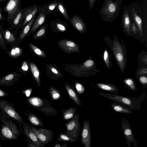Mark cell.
I'll return each instance as SVG.
<instances>
[{
  "instance_id": "obj_1",
  "label": "cell",
  "mask_w": 147,
  "mask_h": 147,
  "mask_svg": "<svg viewBox=\"0 0 147 147\" xmlns=\"http://www.w3.org/2000/svg\"><path fill=\"white\" fill-rule=\"evenodd\" d=\"M0 118L2 123L0 130V138L2 141L15 140L22 134V128L18 129L16 123V122H14L13 120L1 110Z\"/></svg>"
},
{
  "instance_id": "obj_2",
  "label": "cell",
  "mask_w": 147,
  "mask_h": 147,
  "mask_svg": "<svg viewBox=\"0 0 147 147\" xmlns=\"http://www.w3.org/2000/svg\"><path fill=\"white\" fill-rule=\"evenodd\" d=\"M101 96L113 101L122 104L128 107L133 110H139L141 104L145 97L146 92H144L138 97L131 98L121 96L117 94H110L104 92H99Z\"/></svg>"
},
{
  "instance_id": "obj_3",
  "label": "cell",
  "mask_w": 147,
  "mask_h": 147,
  "mask_svg": "<svg viewBox=\"0 0 147 147\" xmlns=\"http://www.w3.org/2000/svg\"><path fill=\"white\" fill-rule=\"evenodd\" d=\"M122 0H104L98 13L104 21L112 22L120 12Z\"/></svg>"
},
{
  "instance_id": "obj_4",
  "label": "cell",
  "mask_w": 147,
  "mask_h": 147,
  "mask_svg": "<svg viewBox=\"0 0 147 147\" xmlns=\"http://www.w3.org/2000/svg\"><path fill=\"white\" fill-rule=\"evenodd\" d=\"M65 70L77 77H88L94 74L96 69L95 63L91 59H88L79 64H65Z\"/></svg>"
},
{
  "instance_id": "obj_5",
  "label": "cell",
  "mask_w": 147,
  "mask_h": 147,
  "mask_svg": "<svg viewBox=\"0 0 147 147\" xmlns=\"http://www.w3.org/2000/svg\"><path fill=\"white\" fill-rule=\"evenodd\" d=\"M27 102L33 108L48 116H55L57 112L51 103L43 98L33 96L28 98Z\"/></svg>"
},
{
  "instance_id": "obj_6",
  "label": "cell",
  "mask_w": 147,
  "mask_h": 147,
  "mask_svg": "<svg viewBox=\"0 0 147 147\" xmlns=\"http://www.w3.org/2000/svg\"><path fill=\"white\" fill-rule=\"evenodd\" d=\"M0 109L4 111L7 115L18 124L20 127L26 122L16 111L13 103L7 101L0 100Z\"/></svg>"
},
{
  "instance_id": "obj_7",
  "label": "cell",
  "mask_w": 147,
  "mask_h": 147,
  "mask_svg": "<svg viewBox=\"0 0 147 147\" xmlns=\"http://www.w3.org/2000/svg\"><path fill=\"white\" fill-rule=\"evenodd\" d=\"M111 49L120 69L123 72L126 66V60L124 48L118 40L114 39Z\"/></svg>"
},
{
  "instance_id": "obj_8",
  "label": "cell",
  "mask_w": 147,
  "mask_h": 147,
  "mask_svg": "<svg viewBox=\"0 0 147 147\" xmlns=\"http://www.w3.org/2000/svg\"><path fill=\"white\" fill-rule=\"evenodd\" d=\"M79 119V115L76 114L71 120L65 124L66 129L65 132L76 140L79 139L80 131Z\"/></svg>"
},
{
  "instance_id": "obj_9",
  "label": "cell",
  "mask_w": 147,
  "mask_h": 147,
  "mask_svg": "<svg viewBox=\"0 0 147 147\" xmlns=\"http://www.w3.org/2000/svg\"><path fill=\"white\" fill-rule=\"evenodd\" d=\"M29 125L41 143L46 144L53 140L54 136V133L53 131L42 127L37 128L33 125Z\"/></svg>"
},
{
  "instance_id": "obj_10",
  "label": "cell",
  "mask_w": 147,
  "mask_h": 147,
  "mask_svg": "<svg viewBox=\"0 0 147 147\" xmlns=\"http://www.w3.org/2000/svg\"><path fill=\"white\" fill-rule=\"evenodd\" d=\"M121 125L124 137L128 146L131 147L132 143L135 147H137L138 144L128 121L123 118L121 122Z\"/></svg>"
},
{
  "instance_id": "obj_11",
  "label": "cell",
  "mask_w": 147,
  "mask_h": 147,
  "mask_svg": "<svg viewBox=\"0 0 147 147\" xmlns=\"http://www.w3.org/2000/svg\"><path fill=\"white\" fill-rule=\"evenodd\" d=\"M21 0H8L3 8L7 13L6 20L9 24L20 6Z\"/></svg>"
},
{
  "instance_id": "obj_12",
  "label": "cell",
  "mask_w": 147,
  "mask_h": 147,
  "mask_svg": "<svg viewBox=\"0 0 147 147\" xmlns=\"http://www.w3.org/2000/svg\"><path fill=\"white\" fill-rule=\"evenodd\" d=\"M59 48L64 52L68 54L79 53L80 49L78 45L75 42L68 39H62L58 41Z\"/></svg>"
},
{
  "instance_id": "obj_13",
  "label": "cell",
  "mask_w": 147,
  "mask_h": 147,
  "mask_svg": "<svg viewBox=\"0 0 147 147\" xmlns=\"http://www.w3.org/2000/svg\"><path fill=\"white\" fill-rule=\"evenodd\" d=\"M23 125L24 134L26 138V141L32 143L36 147H44L45 144L39 141L30 125L25 123Z\"/></svg>"
},
{
  "instance_id": "obj_14",
  "label": "cell",
  "mask_w": 147,
  "mask_h": 147,
  "mask_svg": "<svg viewBox=\"0 0 147 147\" xmlns=\"http://www.w3.org/2000/svg\"><path fill=\"white\" fill-rule=\"evenodd\" d=\"M24 8H22L20 6L17 12L9 24L10 25L9 28L11 30L14 29L13 34L15 36L17 34L18 29L21 28L24 19Z\"/></svg>"
},
{
  "instance_id": "obj_15",
  "label": "cell",
  "mask_w": 147,
  "mask_h": 147,
  "mask_svg": "<svg viewBox=\"0 0 147 147\" xmlns=\"http://www.w3.org/2000/svg\"><path fill=\"white\" fill-rule=\"evenodd\" d=\"M81 141L85 147H90L91 142V133L90 122L84 120L81 134Z\"/></svg>"
},
{
  "instance_id": "obj_16",
  "label": "cell",
  "mask_w": 147,
  "mask_h": 147,
  "mask_svg": "<svg viewBox=\"0 0 147 147\" xmlns=\"http://www.w3.org/2000/svg\"><path fill=\"white\" fill-rule=\"evenodd\" d=\"M22 76L20 73L13 71L0 78V85L7 86L14 85Z\"/></svg>"
},
{
  "instance_id": "obj_17",
  "label": "cell",
  "mask_w": 147,
  "mask_h": 147,
  "mask_svg": "<svg viewBox=\"0 0 147 147\" xmlns=\"http://www.w3.org/2000/svg\"><path fill=\"white\" fill-rule=\"evenodd\" d=\"M38 10L37 5L34 4L32 6L26 7L24 8L23 16L24 19L22 24L20 31L24 26L36 14Z\"/></svg>"
},
{
  "instance_id": "obj_18",
  "label": "cell",
  "mask_w": 147,
  "mask_h": 147,
  "mask_svg": "<svg viewBox=\"0 0 147 147\" xmlns=\"http://www.w3.org/2000/svg\"><path fill=\"white\" fill-rule=\"evenodd\" d=\"M38 14L32 24L31 30L28 36L33 34L39 27L45 22L47 14L43 11L40 7H38Z\"/></svg>"
},
{
  "instance_id": "obj_19",
  "label": "cell",
  "mask_w": 147,
  "mask_h": 147,
  "mask_svg": "<svg viewBox=\"0 0 147 147\" xmlns=\"http://www.w3.org/2000/svg\"><path fill=\"white\" fill-rule=\"evenodd\" d=\"M73 26L81 33H84L87 29L86 25L82 19L77 15L73 16L69 20Z\"/></svg>"
},
{
  "instance_id": "obj_20",
  "label": "cell",
  "mask_w": 147,
  "mask_h": 147,
  "mask_svg": "<svg viewBox=\"0 0 147 147\" xmlns=\"http://www.w3.org/2000/svg\"><path fill=\"white\" fill-rule=\"evenodd\" d=\"M65 86L68 95L74 103L78 106H81L82 103L74 86L66 83Z\"/></svg>"
},
{
  "instance_id": "obj_21",
  "label": "cell",
  "mask_w": 147,
  "mask_h": 147,
  "mask_svg": "<svg viewBox=\"0 0 147 147\" xmlns=\"http://www.w3.org/2000/svg\"><path fill=\"white\" fill-rule=\"evenodd\" d=\"M46 65L47 73L51 80H57L58 78H63V76L61 73L59 69L56 65L47 64Z\"/></svg>"
},
{
  "instance_id": "obj_22",
  "label": "cell",
  "mask_w": 147,
  "mask_h": 147,
  "mask_svg": "<svg viewBox=\"0 0 147 147\" xmlns=\"http://www.w3.org/2000/svg\"><path fill=\"white\" fill-rule=\"evenodd\" d=\"M51 29L56 33L64 32L67 30L68 26L66 24L59 19L51 22Z\"/></svg>"
},
{
  "instance_id": "obj_23",
  "label": "cell",
  "mask_w": 147,
  "mask_h": 147,
  "mask_svg": "<svg viewBox=\"0 0 147 147\" xmlns=\"http://www.w3.org/2000/svg\"><path fill=\"white\" fill-rule=\"evenodd\" d=\"M36 14L24 26L22 31H20L19 36L16 42V44H20L23 40L27 36L30 32L32 24L35 20Z\"/></svg>"
},
{
  "instance_id": "obj_24",
  "label": "cell",
  "mask_w": 147,
  "mask_h": 147,
  "mask_svg": "<svg viewBox=\"0 0 147 147\" xmlns=\"http://www.w3.org/2000/svg\"><path fill=\"white\" fill-rule=\"evenodd\" d=\"M128 9L126 7L123 10L122 15V22L124 30L129 34L131 31V21L128 13Z\"/></svg>"
},
{
  "instance_id": "obj_25",
  "label": "cell",
  "mask_w": 147,
  "mask_h": 147,
  "mask_svg": "<svg viewBox=\"0 0 147 147\" xmlns=\"http://www.w3.org/2000/svg\"><path fill=\"white\" fill-rule=\"evenodd\" d=\"M9 28L4 30L3 34L5 42L7 44L9 45L11 47L16 44L18 39Z\"/></svg>"
},
{
  "instance_id": "obj_26",
  "label": "cell",
  "mask_w": 147,
  "mask_h": 147,
  "mask_svg": "<svg viewBox=\"0 0 147 147\" xmlns=\"http://www.w3.org/2000/svg\"><path fill=\"white\" fill-rule=\"evenodd\" d=\"M110 105L112 109L116 112L124 113H132V109L119 103L115 102L111 103Z\"/></svg>"
},
{
  "instance_id": "obj_27",
  "label": "cell",
  "mask_w": 147,
  "mask_h": 147,
  "mask_svg": "<svg viewBox=\"0 0 147 147\" xmlns=\"http://www.w3.org/2000/svg\"><path fill=\"white\" fill-rule=\"evenodd\" d=\"M23 49L19 45L16 44L10 48V51L6 50V53L9 56L12 58H16L20 57L22 54Z\"/></svg>"
},
{
  "instance_id": "obj_28",
  "label": "cell",
  "mask_w": 147,
  "mask_h": 147,
  "mask_svg": "<svg viewBox=\"0 0 147 147\" xmlns=\"http://www.w3.org/2000/svg\"><path fill=\"white\" fill-rule=\"evenodd\" d=\"M30 71L32 76L37 86H40L41 84L39 71L36 65L32 62L29 63Z\"/></svg>"
},
{
  "instance_id": "obj_29",
  "label": "cell",
  "mask_w": 147,
  "mask_h": 147,
  "mask_svg": "<svg viewBox=\"0 0 147 147\" xmlns=\"http://www.w3.org/2000/svg\"><path fill=\"white\" fill-rule=\"evenodd\" d=\"M24 113L27 116L28 120L32 124L41 127H42L43 125V121L36 115L32 113Z\"/></svg>"
},
{
  "instance_id": "obj_30",
  "label": "cell",
  "mask_w": 147,
  "mask_h": 147,
  "mask_svg": "<svg viewBox=\"0 0 147 147\" xmlns=\"http://www.w3.org/2000/svg\"><path fill=\"white\" fill-rule=\"evenodd\" d=\"M77 109L71 107L65 110H62V118L64 121H68L71 119L76 115Z\"/></svg>"
},
{
  "instance_id": "obj_31",
  "label": "cell",
  "mask_w": 147,
  "mask_h": 147,
  "mask_svg": "<svg viewBox=\"0 0 147 147\" xmlns=\"http://www.w3.org/2000/svg\"><path fill=\"white\" fill-rule=\"evenodd\" d=\"M96 86L98 88L114 93H117L118 89L117 87L113 84L104 83H97Z\"/></svg>"
},
{
  "instance_id": "obj_32",
  "label": "cell",
  "mask_w": 147,
  "mask_h": 147,
  "mask_svg": "<svg viewBox=\"0 0 147 147\" xmlns=\"http://www.w3.org/2000/svg\"><path fill=\"white\" fill-rule=\"evenodd\" d=\"M132 16L134 22L137 26L140 35H142V20L140 17L134 9L132 11Z\"/></svg>"
},
{
  "instance_id": "obj_33",
  "label": "cell",
  "mask_w": 147,
  "mask_h": 147,
  "mask_svg": "<svg viewBox=\"0 0 147 147\" xmlns=\"http://www.w3.org/2000/svg\"><path fill=\"white\" fill-rule=\"evenodd\" d=\"M49 92L51 99L53 101L57 100L61 97V94L60 90L53 86L49 87Z\"/></svg>"
},
{
  "instance_id": "obj_34",
  "label": "cell",
  "mask_w": 147,
  "mask_h": 147,
  "mask_svg": "<svg viewBox=\"0 0 147 147\" xmlns=\"http://www.w3.org/2000/svg\"><path fill=\"white\" fill-rule=\"evenodd\" d=\"M48 23H47L41 27L33 36V38L36 40L45 38L46 35V30Z\"/></svg>"
},
{
  "instance_id": "obj_35",
  "label": "cell",
  "mask_w": 147,
  "mask_h": 147,
  "mask_svg": "<svg viewBox=\"0 0 147 147\" xmlns=\"http://www.w3.org/2000/svg\"><path fill=\"white\" fill-rule=\"evenodd\" d=\"M58 3V2L57 1L54 0L47 4H45L42 9L47 15L50 14L52 11L57 7Z\"/></svg>"
},
{
  "instance_id": "obj_36",
  "label": "cell",
  "mask_w": 147,
  "mask_h": 147,
  "mask_svg": "<svg viewBox=\"0 0 147 147\" xmlns=\"http://www.w3.org/2000/svg\"><path fill=\"white\" fill-rule=\"evenodd\" d=\"M29 47L30 50L38 57L40 58H45L46 55L45 52L41 50L32 43L30 42Z\"/></svg>"
},
{
  "instance_id": "obj_37",
  "label": "cell",
  "mask_w": 147,
  "mask_h": 147,
  "mask_svg": "<svg viewBox=\"0 0 147 147\" xmlns=\"http://www.w3.org/2000/svg\"><path fill=\"white\" fill-rule=\"evenodd\" d=\"M57 139L59 141H65L71 142H74L76 141L67 135L65 132L63 133H60L58 136Z\"/></svg>"
},
{
  "instance_id": "obj_38",
  "label": "cell",
  "mask_w": 147,
  "mask_h": 147,
  "mask_svg": "<svg viewBox=\"0 0 147 147\" xmlns=\"http://www.w3.org/2000/svg\"><path fill=\"white\" fill-rule=\"evenodd\" d=\"M57 7L65 18L67 20H69L70 19L68 15L66 9L64 5L60 1L58 2Z\"/></svg>"
},
{
  "instance_id": "obj_39",
  "label": "cell",
  "mask_w": 147,
  "mask_h": 147,
  "mask_svg": "<svg viewBox=\"0 0 147 147\" xmlns=\"http://www.w3.org/2000/svg\"><path fill=\"white\" fill-rule=\"evenodd\" d=\"M123 82L126 86V88H127L133 91L138 90L134 81L131 79L126 78L124 80Z\"/></svg>"
},
{
  "instance_id": "obj_40",
  "label": "cell",
  "mask_w": 147,
  "mask_h": 147,
  "mask_svg": "<svg viewBox=\"0 0 147 147\" xmlns=\"http://www.w3.org/2000/svg\"><path fill=\"white\" fill-rule=\"evenodd\" d=\"M28 62V61H24L19 68V71L24 75H26L29 72Z\"/></svg>"
},
{
  "instance_id": "obj_41",
  "label": "cell",
  "mask_w": 147,
  "mask_h": 147,
  "mask_svg": "<svg viewBox=\"0 0 147 147\" xmlns=\"http://www.w3.org/2000/svg\"><path fill=\"white\" fill-rule=\"evenodd\" d=\"M4 29L0 25V47L4 50L7 49L3 36V33Z\"/></svg>"
},
{
  "instance_id": "obj_42",
  "label": "cell",
  "mask_w": 147,
  "mask_h": 147,
  "mask_svg": "<svg viewBox=\"0 0 147 147\" xmlns=\"http://www.w3.org/2000/svg\"><path fill=\"white\" fill-rule=\"evenodd\" d=\"M103 59L107 67L108 68L111 67V63L110 60L108 52L105 49L103 55Z\"/></svg>"
},
{
  "instance_id": "obj_43",
  "label": "cell",
  "mask_w": 147,
  "mask_h": 147,
  "mask_svg": "<svg viewBox=\"0 0 147 147\" xmlns=\"http://www.w3.org/2000/svg\"><path fill=\"white\" fill-rule=\"evenodd\" d=\"M75 87L77 92L79 94H82L84 92L85 89L83 85L80 83L76 82Z\"/></svg>"
},
{
  "instance_id": "obj_44",
  "label": "cell",
  "mask_w": 147,
  "mask_h": 147,
  "mask_svg": "<svg viewBox=\"0 0 147 147\" xmlns=\"http://www.w3.org/2000/svg\"><path fill=\"white\" fill-rule=\"evenodd\" d=\"M131 29L135 35H136L138 33V30L136 25L134 22L131 23Z\"/></svg>"
},
{
  "instance_id": "obj_45",
  "label": "cell",
  "mask_w": 147,
  "mask_h": 147,
  "mask_svg": "<svg viewBox=\"0 0 147 147\" xmlns=\"http://www.w3.org/2000/svg\"><path fill=\"white\" fill-rule=\"evenodd\" d=\"M140 82L143 85H146L147 83V78L145 76H142L139 79Z\"/></svg>"
},
{
  "instance_id": "obj_46",
  "label": "cell",
  "mask_w": 147,
  "mask_h": 147,
  "mask_svg": "<svg viewBox=\"0 0 147 147\" xmlns=\"http://www.w3.org/2000/svg\"><path fill=\"white\" fill-rule=\"evenodd\" d=\"M96 0H88L89 7L90 10L94 7Z\"/></svg>"
},
{
  "instance_id": "obj_47",
  "label": "cell",
  "mask_w": 147,
  "mask_h": 147,
  "mask_svg": "<svg viewBox=\"0 0 147 147\" xmlns=\"http://www.w3.org/2000/svg\"><path fill=\"white\" fill-rule=\"evenodd\" d=\"M9 94L0 88V97H6L8 96Z\"/></svg>"
},
{
  "instance_id": "obj_48",
  "label": "cell",
  "mask_w": 147,
  "mask_h": 147,
  "mask_svg": "<svg viewBox=\"0 0 147 147\" xmlns=\"http://www.w3.org/2000/svg\"><path fill=\"white\" fill-rule=\"evenodd\" d=\"M32 90V88H29L24 91V93L27 97H28L30 96Z\"/></svg>"
},
{
  "instance_id": "obj_49",
  "label": "cell",
  "mask_w": 147,
  "mask_h": 147,
  "mask_svg": "<svg viewBox=\"0 0 147 147\" xmlns=\"http://www.w3.org/2000/svg\"><path fill=\"white\" fill-rule=\"evenodd\" d=\"M147 68H146L142 69L140 70L138 73V74H147Z\"/></svg>"
},
{
  "instance_id": "obj_50",
  "label": "cell",
  "mask_w": 147,
  "mask_h": 147,
  "mask_svg": "<svg viewBox=\"0 0 147 147\" xmlns=\"http://www.w3.org/2000/svg\"><path fill=\"white\" fill-rule=\"evenodd\" d=\"M2 8L0 7V20L3 21L6 19V18L2 15Z\"/></svg>"
},
{
  "instance_id": "obj_51",
  "label": "cell",
  "mask_w": 147,
  "mask_h": 147,
  "mask_svg": "<svg viewBox=\"0 0 147 147\" xmlns=\"http://www.w3.org/2000/svg\"><path fill=\"white\" fill-rule=\"evenodd\" d=\"M28 147H36L33 144L30 142H28L27 144Z\"/></svg>"
},
{
  "instance_id": "obj_52",
  "label": "cell",
  "mask_w": 147,
  "mask_h": 147,
  "mask_svg": "<svg viewBox=\"0 0 147 147\" xmlns=\"http://www.w3.org/2000/svg\"><path fill=\"white\" fill-rule=\"evenodd\" d=\"M142 61L146 64H147V56L146 55L142 58Z\"/></svg>"
},
{
  "instance_id": "obj_53",
  "label": "cell",
  "mask_w": 147,
  "mask_h": 147,
  "mask_svg": "<svg viewBox=\"0 0 147 147\" xmlns=\"http://www.w3.org/2000/svg\"><path fill=\"white\" fill-rule=\"evenodd\" d=\"M61 145L60 144L57 143L54 146V147H61Z\"/></svg>"
},
{
  "instance_id": "obj_54",
  "label": "cell",
  "mask_w": 147,
  "mask_h": 147,
  "mask_svg": "<svg viewBox=\"0 0 147 147\" xmlns=\"http://www.w3.org/2000/svg\"><path fill=\"white\" fill-rule=\"evenodd\" d=\"M62 147H67V145L66 142L64 143L61 146Z\"/></svg>"
},
{
  "instance_id": "obj_55",
  "label": "cell",
  "mask_w": 147,
  "mask_h": 147,
  "mask_svg": "<svg viewBox=\"0 0 147 147\" xmlns=\"http://www.w3.org/2000/svg\"><path fill=\"white\" fill-rule=\"evenodd\" d=\"M6 0H0V3H3Z\"/></svg>"
},
{
  "instance_id": "obj_56",
  "label": "cell",
  "mask_w": 147,
  "mask_h": 147,
  "mask_svg": "<svg viewBox=\"0 0 147 147\" xmlns=\"http://www.w3.org/2000/svg\"><path fill=\"white\" fill-rule=\"evenodd\" d=\"M2 147V146H1L0 144V147Z\"/></svg>"
}]
</instances>
